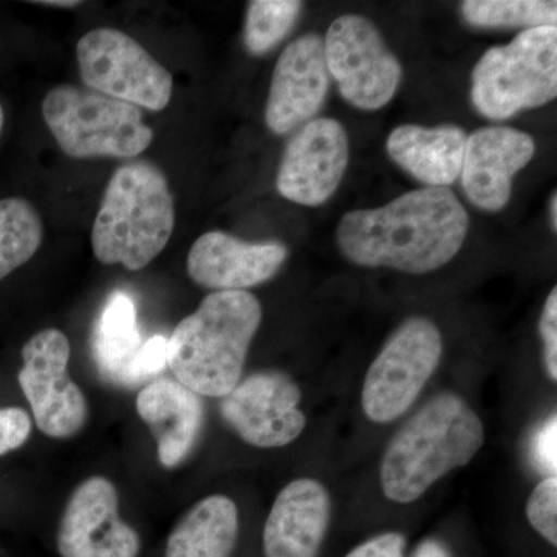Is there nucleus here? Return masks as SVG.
<instances>
[{
  "label": "nucleus",
  "instance_id": "obj_1",
  "mask_svg": "<svg viewBox=\"0 0 557 557\" xmlns=\"http://www.w3.org/2000/svg\"><path fill=\"white\" fill-rule=\"evenodd\" d=\"M468 230L467 209L453 190L421 188L381 208L347 212L336 240L359 267L428 274L456 258Z\"/></svg>",
  "mask_w": 557,
  "mask_h": 557
},
{
  "label": "nucleus",
  "instance_id": "obj_2",
  "mask_svg": "<svg viewBox=\"0 0 557 557\" xmlns=\"http://www.w3.org/2000/svg\"><path fill=\"white\" fill-rule=\"evenodd\" d=\"M485 443V426L460 395L429 399L388 442L381 460L384 496L412 504L457 468L467 467Z\"/></svg>",
  "mask_w": 557,
  "mask_h": 557
},
{
  "label": "nucleus",
  "instance_id": "obj_3",
  "mask_svg": "<svg viewBox=\"0 0 557 557\" xmlns=\"http://www.w3.org/2000/svg\"><path fill=\"white\" fill-rule=\"evenodd\" d=\"M262 317L251 293H211L168 338V368L200 397H226L240 383Z\"/></svg>",
  "mask_w": 557,
  "mask_h": 557
},
{
  "label": "nucleus",
  "instance_id": "obj_4",
  "mask_svg": "<svg viewBox=\"0 0 557 557\" xmlns=\"http://www.w3.org/2000/svg\"><path fill=\"white\" fill-rule=\"evenodd\" d=\"M174 226L166 175L150 161H132L109 180L91 228V248L104 265L143 270L166 248Z\"/></svg>",
  "mask_w": 557,
  "mask_h": 557
},
{
  "label": "nucleus",
  "instance_id": "obj_5",
  "mask_svg": "<svg viewBox=\"0 0 557 557\" xmlns=\"http://www.w3.org/2000/svg\"><path fill=\"white\" fill-rule=\"evenodd\" d=\"M42 116L70 159H135L153 139L137 106L73 84L46 95Z\"/></svg>",
  "mask_w": 557,
  "mask_h": 557
},
{
  "label": "nucleus",
  "instance_id": "obj_6",
  "mask_svg": "<svg viewBox=\"0 0 557 557\" xmlns=\"http://www.w3.org/2000/svg\"><path fill=\"white\" fill-rule=\"evenodd\" d=\"M556 97V27L528 28L507 46L491 47L472 72V104L487 120H508Z\"/></svg>",
  "mask_w": 557,
  "mask_h": 557
},
{
  "label": "nucleus",
  "instance_id": "obj_7",
  "mask_svg": "<svg viewBox=\"0 0 557 557\" xmlns=\"http://www.w3.org/2000/svg\"><path fill=\"white\" fill-rule=\"evenodd\" d=\"M443 355L440 329L431 319H406L373 359L362 384L361 406L373 423L405 416L438 369Z\"/></svg>",
  "mask_w": 557,
  "mask_h": 557
},
{
  "label": "nucleus",
  "instance_id": "obj_8",
  "mask_svg": "<svg viewBox=\"0 0 557 557\" xmlns=\"http://www.w3.org/2000/svg\"><path fill=\"white\" fill-rule=\"evenodd\" d=\"M76 61L87 89L153 112L170 104L174 89L170 70L124 32L86 33L76 44Z\"/></svg>",
  "mask_w": 557,
  "mask_h": 557
},
{
  "label": "nucleus",
  "instance_id": "obj_9",
  "mask_svg": "<svg viewBox=\"0 0 557 557\" xmlns=\"http://www.w3.org/2000/svg\"><path fill=\"white\" fill-rule=\"evenodd\" d=\"M325 64L341 97L359 110L373 112L394 100L403 65L372 21L346 14L332 22L324 39Z\"/></svg>",
  "mask_w": 557,
  "mask_h": 557
},
{
  "label": "nucleus",
  "instance_id": "obj_10",
  "mask_svg": "<svg viewBox=\"0 0 557 557\" xmlns=\"http://www.w3.org/2000/svg\"><path fill=\"white\" fill-rule=\"evenodd\" d=\"M70 343L58 329L36 333L22 348L20 386L36 426L51 438H72L89 420V405L69 375Z\"/></svg>",
  "mask_w": 557,
  "mask_h": 557
},
{
  "label": "nucleus",
  "instance_id": "obj_11",
  "mask_svg": "<svg viewBox=\"0 0 557 557\" xmlns=\"http://www.w3.org/2000/svg\"><path fill=\"white\" fill-rule=\"evenodd\" d=\"M300 401L302 392L295 380L282 372H258L222 398L220 413L248 445L284 448L307 426Z\"/></svg>",
  "mask_w": 557,
  "mask_h": 557
},
{
  "label": "nucleus",
  "instance_id": "obj_12",
  "mask_svg": "<svg viewBox=\"0 0 557 557\" xmlns=\"http://www.w3.org/2000/svg\"><path fill=\"white\" fill-rule=\"evenodd\" d=\"M350 143L339 121L311 120L284 150L276 188L284 199L302 207H321L332 199L346 174Z\"/></svg>",
  "mask_w": 557,
  "mask_h": 557
},
{
  "label": "nucleus",
  "instance_id": "obj_13",
  "mask_svg": "<svg viewBox=\"0 0 557 557\" xmlns=\"http://www.w3.org/2000/svg\"><path fill=\"white\" fill-rule=\"evenodd\" d=\"M137 531L123 522L119 491L106 478H89L75 487L58 530L61 557H138Z\"/></svg>",
  "mask_w": 557,
  "mask_h": 557
},
{
  "label": "nucleus",
  "instance_id": "obj_14",
  "mask_svg": "<svg viewBox=\"0 0 557 557\" xmlns=\"http://www.w3.org/2000/svg\"><path fill=\"white\" fill-rule=\"evenodd\" d=\"M330 75L324 39L307 33L282 51L271 78L265 123L276 135H288L321 110L327 100Z\"/></svg>",
  "mask_w": 557,
  "mask_h": 557
},
{
  "label": "nucleus",
  "instance_id": "obj_15",
  "mask_svg": "<svg viewBox=\"0 0 557 557\" xmlns=\"http://www.w3.org/2000/svg\"><path fill=\"white\" fill-rule=\"evenodd\" d=\"M536 153L527 132L490 126L472 132L465 146L461 188L474 207L497 212L511 199L512 178Z\"/></svg>",
  "mask_w": 557,
  "mask_h": 557
},
{
  "label": "nucleus",
  "instance_id": "obj_16",
  "mask_svg": "<svg viewBox=\"0 0 557 557\" xmlns=\"http://www.w3.org/2000/svg\"><path fill=\"white\" fill-rule=\"evenodd\" d=\"M288 258V248L278 242L249 244L209 231L189 249V277L200 287L214 292H245L276 276Z\"/></svg>",
  "mask_w": 557,
  "mask_h": 557
},
{
  "label": "nucleus",
  "instance_id": "obj_17",
  "mask_svg": "<svg viewBox=\"0 0 557 557\" xmlns=\"http://www.w3.org/2000/svg\"><path fill=\"white\" fill-rule=\"evenodd\" d=\"M332 498L318 480L289 482L277 494L263 527L265 557H318L327 536Z\"/></svg>",
  "mask_w": 557,
  "mask_h": 557
},
{
  "label": "nucleus",
  "instance_id": "obj_18",
  "mask_svg": "<svg viewBox=\"0 0 557 557\" xmlns=\"http://www.w3.org/2000/svg\"><path fill=\"white\" fill-rule=\"evenodd\" d=\"M139 418L148 424L164 468H177L196 449L205 426L200 395L177 380H157L139 392Z\"/></svg>",
  "mask_w": 557,
  "mask_h": 557
},
{
  "label": "nucleus",
  "instance_id": "obj_19",
  "mask_svg": "<svg viewBox=\"0 0 557 557\" xmlns=\"http://www.w3.org/2000/svg\"><path fill=\"white\" fill-rule=\"evenodd\" d=\"M467 132L461 127L403 124L388 135V157L426 188H448L460 177Z\"/></svg>",
  "mask_w": 557,
  "mask_h": 557
},
{
  "label": "nucleus",
  "instance_id": "obj_20",
  "mask_svg": "<svg viewBox=\"0 0 557 557\" xmlns=\"http://www.w3.org/2000/svg\"><path fill=\"white\" fill-rule=\"evenodd\" d=\"M239 537V509L234 500L212 494L178 520L164 557H231Z\"/></svg>",
  "mask_w": 557,
  "mask_h": 557
},
{
  "label": "nucleus",
  "instance_id": "obj_21",
  "mask_svg": "<svg viewBox=\"0 0 557 557\" xmlns=\"http://www.w3.org/2000/svg\"><path fill=\"white\" fill-rule=\"evenodd\" d=\"M143 343L134 300L124 293H113L102 309L94 336L95 359L106 379L123 384Z\"/></svg>",
  "mask_w": 557,
  "mask_h": 557
},
{
  "label": "nucleus",
  "instance_id": "obj_22",
  "mask_svg": "<svg viewBox=\"0 0 557 557\" xmlns=\"http://www.w3.org/2000/svg\"><path fill=\"white\" fill-rule=\"evenodd\" d=\"M42 239V219L30 201L17 197L0 200V281L27 263Z\"/></svg>",
  "mask_w": 557,
  "mask_h": 557
},
{
  "label": "nucleus",
  "instance_id": "obj_23",
  "mask_svg": "<svg viewBox=\"0 0 557 557\" xmlns=\"http://www.w3.org/2000/svg\"><path fill=\"white\" fill-rule=\"evenodd\" d=\"M461 14L475 28L556 27L557 3L544 0H467Z\"/></svg>",
  "mask_w": 557,
  "mask_h": 557
},
{
  "label": "nucleus",
  "instance_id": "obj_24",
  "mask_svg": "<svg viewBox=\"0 0 557 557\" xmlns=\"http://www.w3.org/2000/svg\"><path fill=\"white\" fill-rule=\"evenodd\" d=\"M302 11L298 0H252L248 3L244 42L255 57L270 53L282 42Z\"/></svg>",
  "mask_w": 557,
  "mask_h": 557
},
{
  "label": "nucleus",
  "instance_id": "obj_25",
  "mask_svg": "<svg viewBox=\"0 0 557 557\" xmlns=\"http://www.w3.org/2000/svg\"><path fill=\"white\" fill-rule=\"evenodd\" d=\"M527 519L531 527L553 547L557 545V479L542 480L527 502Z\"/></svg>",
  "mask_w": 557,
  "mask_h": 557
},
{
  "label": "nucleus",
  "instance_id": "obj_26",
  "mask_svg": "<svg viewBox=\"0 0 557 557\" xmlns=\"http://www.w3.org/2000/svg\"><path fill=\"white\" fill-rule=\"evenodd\" d=\"M168 338L157 335L145 341L139 348L137 357L132 359L126 375L123 379V386H137L146 380L159 375L168 366L166 359Z\"/></svg>",
  "mask_w": 557,
  "mask_h": 557
},
{
  "label": "nucleus",
  "instance_id": "obj_27",
  "mask_svg": "<svg viewBox=\"0 0 557 557\" xmlns=\"http://www.w3.org/2000/svg\"><path fill=\"white\" fill-rule=\"evenodd\" d=\"M30 434L32 418L24 409H0V456L21 448Z\"/></svg>",
  "mask_w": 557,
  "mask_h": 557
},
{
  "label": "nucleus",
  "instance_id": "obj_28",
  "mask_svg": "<svg viewBox=\"0 0 557 557\" xmlns=\"http://www.w3.org/2000/svg\"><path fill=\"white\" fill-rule=\"evenodd\" d=\"M539 332L544 339L545 369L549 380L557 381V289L553 288L542 310Z\"/></svg>",
  "mask_w": 557,
  "mask_h": 557
},
{
  "label": "nucleus",
  "instance_id": "obj_29",
  "mask_svg": "<svg viewBox=\"0 0 557 557\" xmlns=\"http://www.w3.org/2000/svg\"><path fill=\"white\" fill-rule=\"evenodd\" d=\"M406 541L399 533H384L351 549L346 557H405Z\"/></svg>",
  "mask_w": 557,
  "mask_h": 557
},
{
  "label": "nucleus",
  "instance_id": "obj_30",
  "mask_svg": "<svg viewBox=\"0 0 557 557\" xmlns=\"http://www.w3.org/2000/svg\"><path fill=\"white\" fill-rule=\"evenodd\" d=\"M556 417L548 420L534 438L533 454L539 467L556 475Z\"/></svg>",
  "mask_w": 557,
  "mask_h": 557
},
{
  "label": "nucleus",
  "instance_id": "obj_31",
  "mask_svg": "<svg viewBox=\"0 0 557 557\" xmlns=\"http://www.w3.org/2000/svg\"><path fill=\"white\" fill-rule=\"evenodd\" d=\"M413 557H449V555L437 542L428 541L420 545Z\"/></svg>",
  "mask_w": 557,
  "mask_h": 557
},
{
  "label": "nucleus",
  "instance_id": "obj_32",
  "mask_svg": "<svg viewBox=\"0 0 557 557\" xmlns=\"http://www.w3.org/2000/svg\"><path fill=\"white\" fill-rule=\"evenodd\" d=\"M32 3L42 7H57V9H75V7L81 5L78 0H39V2Z\"/></svg>",
  "mask_w": 557,
  "mask_h": 557
},
{
  "label": "nucleus",
  "instance_id": "obj_33",
  "mask_svg": "<svg viewBox=\"0 0 557 557\" xmlns=\"http://www.w3.org/2000/svg\"><path fill=\"white\" fill-rule=\"evenodd\" d=\"M549 222H552L553 231L556 233L557 228V194H553L552 201H549Z\"/></svg>",
  "mask_w": 557,
  "mask_h": 557
},
{
  "label": "nucleus",
  "instance_id": "obj_34",
  "mask_svg": "<svg viewBox=\"0 0 557 557\" xmlns=\"http://www.w3.org/2000/svg\"><path fill=\"white\" fill-rule=\"evenodd\" d=\"M3 123H5V115H3L2 104H0V135H2Z\"/></svg>",
  "mask_w": 557,
  "mask_h": 557
}]
</instances>
